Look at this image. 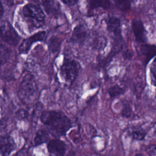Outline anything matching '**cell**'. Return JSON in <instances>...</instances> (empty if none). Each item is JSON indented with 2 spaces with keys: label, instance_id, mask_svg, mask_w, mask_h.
Listing matches in <instances>:
<instances>
[{
  "label": "cell",
  "instance_id": "24",
  "mask_svg": "<svg viewBox=\"0 0 156 156\" xmlns=\"http://www.w3.org/2000/svg\"><path fill=\"white\" fill-rule=\"evenodd\" d=\"M16 115L20 118H25L28 116V112L24 109H20L16 112Z\"/></svg>",
  "mask_w": 156,
  "mask_h": 156
},
{
  "label": "cell",
  "instance_id": "13",
  "mask_svg": "<svg viewBox=\"0 0 156 156\" xmlns=\"http://www.w3.org/2000/svg\"><path fill=\"white\" fill-rule=\"evenodd\" d=\"M45 11L49 15L55 14L59 10L60 5L58 2L54 1H46L43 2Z\"/></svg>",
  "mask_w": 156,
  "mask_h": 156
},
{
  "label": "cell",
  "instance_id": "21",
  "mask_svg": "<svg viewBox=\"0 0 156 156\" xmlns=\"http://www.w3.org/2000/svg\"><path fill=\"white\" fill-rule=\"evenodd\" d=\"M116 7L122 11H126L130 9V2L129 1H116Z\"/></svg>",
  "mask_w": 156,
  "mask_h": 156
},
{
  "label": "cell",
  "instance_id": "15",
  "mask_svg": "<svg viewBox=\"0 0 156 156\" xmlns=\"http://www.w3.org/2000/svg\"><path fill=\"white\" fill-rule=\"evenodd\" d=\"M49 138L48 132L44 129L38 130L34 137V143L35 146H38L41 144L42 143L46 142Z\"/></svg>",
  "mask_w": 156,
  "mask_h": 156
},
{
  "label": "cell",
  "instance_id": "7",
  "mask_svg": "<svg viewBox=\"0 0 156 156\" xmlns=\"http://www.w3.org/2000/svg\"><path fill=\"white\" fill-rule=\"evenodd\" d=\"M16 148L13 138L9 135L0 136V156H9Z\"/></svg>",
  "mask_w": 156,
  "mask_h": 156
},
{
  "label": "cell",
  "instance_id": "17",
  "mask_svg": "<svg viewBox=\"0 0 156 156\" xmlns=\"http://www.w3.org/2000/svg\"><path fill=\"white\" fill-rule=\"evenodd\" d=\"M124 89L118 85H115L108 90V93L110 98H116L124 93Z\"/></svg>",
  "mask_w": 156,
  "mask_h": 156
},
{
  "label": "cell",
  "instance_id": "10",
  "mask_svg": "<svg viewBox=\"0 0 156 156\" xmlns=\"http://www.w3.org/2000/svg\"><path fill=\"white\" fill-rule=\"evenodd\" d=\"M87 36V31L86 27L83 24H78L73 29L70 41L80 43L85 40Z\"/></svg>",
  "mask_w": 156,
  "mask_h": 156
},
{
  "label": "cell",
  "instance_id": "12",
  "mask_svg": "<svg viewBox=\"0 0 156 156\" xmlns=\"http://www.w3.org/2000/svg\"><path fill=\"white\" fill-rule=\"evenodd\" d=\"M140 54L142 56L145 64L156 55V46L148 44H143L139 48Z\"/></svg>",
  "mask_w": 156,
  "mask_h": 156
},
{
  "label": "cell",
  "instance_id": "2",
  "mask_svg": "<svg viewBox=\"0 0 156 156\" xmlns=\"http://www.w3.org/2000/svg\"><path fill=\"white\" fill-rule=\"evenodd\" d=\"M38 91V87L35 77L31 74H26L19 88V98L24 102H28L32 101L37 96Z\"/></svg>",
  "mask_w": 156,
  "mask_h": 156
},
{
  "label": "cell",
  "instance_id": "26",
  "mask_svg": "<svg viewBox=\"0 0 156 156\" xmlns=\"http://www.w3.org/2000/svg\"><path fill=\"white\" fill-rule=\"evenodd\" d=\"M3 13H4V9H3V7L2 5L1 2H0V18L2 17V16L3 15Z\"/></svg>",
  "mask_w": 156,
  "mask_h": 156
},
{
  "label": "cell",
  "instance_id": "1",
  "mask_svg": "<svg viewBox=\"0 0 156 156\" xmlns=\"http://www.w3.org/2000/svg\"><path fill=\"white\" fill-rule=\"evenodd\" d=\"M40 120L53 135L57 136L65 135L71 127V120L62 112H44L40 116Z\"/></svg>",
  "mask_w": 156,
  "mask_h": 156
},
{
  "label": "cell",
  "instance_id": "19",
  "mask_svg": "<svg viewBox=\"0 0 156 156\" xmlns=\"http://www.w3.org/2000/svg\"><path fill=\"white\" fill-rule=\"evenodd\" d=\"M90 7L93 9L101 7V8L106 9L110 7V1H90Z\"/></svg>",
  "mask_w": 156,
  "mask_h": 156
},
{
  "label": "cell",
  "instance_id": "14",
  "mask_svg": "<svg viewBox=\"0 0 156 156\" xmlns=\"http://www.w3.org/2000/svg\"><path fill=\"white\" fill-rule=\"evenodd\" d=\"M12 51L7 46L0 43V66L4 65L10 58Z\"/></svg>",
  "mask_w": 156,
  "mask_h": 156
},
{
  "label": "cell",
  "instance_id": "16",
  "mask_svg": "<svg viewBox=\"0 0 156 156\" xmlns=\"http://www.w3.org/2000/svg\"><path fill=\"white\" fill-rule=\"evenodd\" d=\"M62 39L55 36L50 38L48 42V48L52 53H55L59 51L61 46Z\"/></svg>",
  "mask_w": 156,
  "mask_h": 156
},
{
  "label": "cell",
  "instance_id": "3",
  "mask_svg": "<svg viewBox=\"0 0 156 156\" xmlns=\"http://www.w3.org/2000/svg\"><path fill=\"white\" fill-rule=\"evenodd\" d=\"M23 14L35 27H41L45 20V15L39 5L29 3L23 8Z\"/></svg>",
  "mask_w": 156,
  "mask_h": 156
},
{
  "label": "cell",
  "instance_id": "11",
  "mask_svg": "<svg viewBox=\"0 0 156 156\" xmlns=\"http://www.w3.org/2000/svg\"><path fill=\"white\" fill-rule=\"evenodd\" d=\"M106 24L108 32L113 34L116 37H121V21L118 18L110 16L107 19Z\"/></svg>",
  "mask_w": 156,
  "mask_h": 156
},
{
  "label": "cell",
  "instance_id": "9",
  "mask_svg": "<svg viewBox=\"0 0 156 156\" xmlns=\"http://www.w3.org/2000/svg\"><path fill=\"white\" fill-rule=\"evenodd\" d=\"M47 147L49 152L55 156H64L66 150L65 143L58 139L50 140L47 145Z\"/></svg>",
  "mask_w": 156,
  "mask_h": 156
},
{
  "label": "cell",
  "instance_id": "4",
  "mask_svg": "<svg viewBox=\"0 0 156 156\" xmlns=\"http://www.w3.org/2000/svg\"><path fill=\"white\" fill-rule=\"evenodd\" d=\"M80 69V64L74 60L65 59L60 67V74L67 83H72L76 79Z\"/></svg>",
  "mask_w": 156,
  "mask_h": 156
},
{
  "label": "cell",
  "instance_id": "20",
  "mask_svg": "<svg viewBox=\"0 0 156 156\" xmlns=\"http://www.w3.org/2000/svg\"><path fill=\"white\" fill-rule=\"evenodd\" d=\"M150 76L152 84L156 87V57L150 65Z\"/></svg>",
  "mask_w": 156,
  "mask_h": 156
},
{
  "label": "cell",
  "instance_id": "18",
  "mask_svg": "<svg viewBox=\"0 0 156 156\" xmlns=\"http://www.w3.org/2000/svg\"><path fill=\"white\" fill-rule=\"evenodd\" d=\"M146 135V132L142 129H133L129 132V135L134 140H142Z\"/></svg>",
  "mask_w": 156,
  "mask_h": 156
},
{
  "label": "cell",
  "instance_id": "23",
  "mask_svg": "<svg viewBox=\"0 0 156 156\" xmlns=\"http://www.w3.org/2000/svg\"><path fill=\"white\" fill-rule=\"evenodd\" d=\"M146 152L151 155H156V145L151 144L146 149Z\"/></svg>",
  "mask_w": 156,
  "mask_h": 156
},
{
  "label": "cell",
  "instance_id": "22",
  "mask_svg": "<svg viewBox=\"0 0 156 156\" xmlns=\"http://www.w3.org/2000/svg\"><path fill=\"white\" fill-rule=\"evenodd\" d=\"M122 108L121 111V113L123 116H125L126 118H129L131 114V108L129 105V104L127 102H123L122 103Z\"/></svg>",
  "mask_w": 156,
  "mask_h": 156
},
{
  "label": "cell",
  "instance_id": "8",
  "mask_svg": "<svg viewBox=\"0 0 156 156\" xmlns=\"http://www.w3.org/2000/svg\"><path fill=\"white\" fill-rule=\"evenodd\" d=\"M132 30L137 42L144 43L147 41L146 30L143 23L140 20H133L132 24Z\"/></svg>",
  "mask_w": 156,
  "mask_h": 156
},
{
  "label": "cell",
  "instance_id": "25",
  "mask_svg": "<svg viewBox=\"0 0 156 156\" xmlns=\"http://www.w3.org/2000/svg\"><path fill=\"white\" fill-rule=\"evenodd\" d=\"M62 2L68 5H73L75 4L77 2V1L76 0H62Z\"/></svg>",
  "mask_w": 156,
  "mask_h": 156
},
{
  "label": "cell",
  "instance_id": "5",
  "mask_svg": "<svg viewBox=\"0 0 156 156\" xmlns=\"http://www.w3.org/2000/svg\"><path fill=\"white\" fill-rule=\"evenodd\" d=\"M0 38L6 43L10 45H16L20 37L7 20L0 21Z\"/></svg>",
  "mask_w": 156,
  "mask_h": 156
},
{
  "label": "cell",
  "instance_id": "27",
  "mask_svg": "<svg viewBox=\"0 0 156 156\" xmlns=\"http://www.w3.org/2000/svg\"><path fill=\"white\" fill-rule=\"evenodd\" d=\"M135 156H144V155H142V154H137V155H136Z\"/></svg>",
  "mask_w": 156,
  "mask_h": 156
},
{
  "label": "cell",
  "instance_id": "6",
  "mask_svg": "<svg viewBox=\"0 0 156 156\" xmlns=\"http://www.w3.org/2000/svg\"><path fill=\"white\" fill-rule=\"evenodd\" d=\"M46 37L45 31H40L30 36V37L24 40L19 47V52L20 54H27L30 49L34 43L37 41H42Z\"/></svg>",
  "mask_w": 156,
  "mask_h": 156
}]
</instances>
